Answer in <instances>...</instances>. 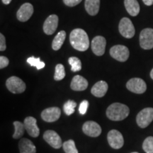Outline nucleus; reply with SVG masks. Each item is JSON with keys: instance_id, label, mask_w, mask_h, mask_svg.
I'll return each mask as SVG.
<instances>
[{"instance_id": "obj_1", "label": "nucleus", "mask_w": 153, "mask_h": 153, "mask_svg": "<svg viewBox=\"0 0 153 153\" xmlns=\"http://www.w3.org/2000/svg\"><path fill=\"white\" fill-rule=\"evenodd\" d=\"M70 42L76 51H86L89 48V40L87 33L82 28H76L70 33Z\"/></svg>"}, {"instance_id": "obj_2", "label": "nucleus", "mask_w": 153, "mask_h": 153, "mask_svg": "<svg viewBox=\"0 0 153 153\" xmlns=\"http://www.w3.org/2000/svg\"><path fill=\"white\" fill-rule=\"evenodd\" d=\"M129 113L130 109L126 105L120 103H114L107 108L106 116L110 120L120 121L127 118Z\"/></svg>"}, {"instance_id": "obj_3", "label": "nucleus", "mask_w": 153, "mask_h": 153, "mask_svg": "<svg viewBox=\"0 0 153 153\" xmlns=\"http://www.w3.org/2000/svg\"><path fill=\"white\" fill-rule=\"evenodd\" d=\"M6 86L9 91L13 94H21L26 90V84L22 79L13 76L9 77L6 82Z\"/></svg>"}, {"instance_id": "obj_4", "label": "nucleus", "mask_w": 153, "mask_h": 153, "mask_svg": "<svg viewBox=\"0 0 153 153\" xmlns=\"http://www.w3.org/2000/svg\"><path fill=\"white\" fill-rule=\"evenodd\" d=\"M153 120V108H145L137 115L136 122L139 127L145 128Z\"/></svg>"}, {"instance_id": "obj_5", "label": "nucleus", "mask_w": 153, "mask_h": 153, "mask_svg": "<svg viewBox=\"0 0 153 153\" xmlns=\"http://www.w3.org/2000/svg\"><path fill=\"white\" fill-rule=\"evenodd\" d=\"M110 55L115 60L119 62H126L129 57V50L123 45H116L110 49Z\"/></svg>"}, {"instance_id": "obj_6", "label": "nucleus", "mask_w": 153, "mask_h": 153, "mask_svg": "<svg viewBox=\"0 0 153 153\" xmlns=\"http://www.w3.org/2000/svg\"><path fill=\"white\" fill-rule=\"evenodd\" d=\"M120 33L126 38H131L135 35V30L133 23L128 18L124 17L120 21L118 25Z\"/></svg>"}, {"instance_id": "obj_7", "label": "nucleus", "mask_w": 153, "mask_h": 153, "mask_svg": "<svg viewBox=\"0 0 153 153\" xmlns=\"http://www.w3.org/2000/svg\"><path fill=\"white\" fill-rule=\"evenodd\" d=\"M107 140L111 148L114 149L121 148L124 145V139L123 135L116 130H111L107 135Z\"/></svg>"}, {"instance_id": "obj_8", "label": "nucleus", "mask_w": 153, "mask_h": 153, "mask_svg": "<svg viewBox=\"0 0 153 153\" xmlns=\"http://www.w3.org/2000/svg\"><path fill=\"white\" fill-rule=\"evenodd\" d=\"M140 45L145 50L153 48V29L145 28L140 34Z\"/></svg>"}, {"instance_id": "obj_9", "label": "nucleus", "mask_w": 153, "mask_h": 153, "mask_svg": "<svg viewBox=\"0 0 153 153\" xmlns=\"http://www.w3.org/2000/svg\"><path fill=\"white\" fill-rule=\"evenodd\" d=\"M126 87L131 92L138 94L145 93L147 89L146 83L140 78H132L127 82Z\"/></svg>"}, {"instance_id": "obj_10", "label": "nucleus", "mask_w": 153, "mask_h": 153, "mask_svg": "<svg viewBox=\"0 0 153 153\" xmlns=\"http://www.w3.org/2000/svg\"><path fill=\"white\" fill-rule=\"evenodd\" d=\"M43 138L52 148L55 149L60 148L63 145L60 135L52 130L45 131L43 134Z\"/></svg>"}, {"instance_id": "obj_11", "label": "nucleus", "mask_w": 153, "mask_h": 153, "mask_svg": "<svg viewBox=\"0 0 153 153\" xmlns=\"http://www.w3.org/2000/svg\"><path fill=\"white\" fill-rule=\"evenodd\" d=\"M61 111L58 107H50L45 108L41 113V118L44 121L48 123H53L60 118Z\"/></svg>"}, {"instance_id": "obj_12", "label": "nucleus", "mask_w": 153, "mask_h": 153, "mask_svg": "<svg viewBox=\"0 0 153 153\" xmlns=\"http://www.w3.org/2000/svg\"><path fill=\"white\" fill-rule=\"evenodd\" d=\"M84 133L90 137H98L101 133V128L97 122L89 120L85 122L82 126Z\"/></svg>"}, {"instance_id": "obj_13", "label": "nucleus", "mask_w": 153, "mask_h": 153, "mask_svg": "<svg viewBox=\"0 0 153 153\" xmlns=\"http://www.w3.org/2000/svg\"><path fill=\"white\" fill-rule=\"evenodd\" d=\"M106 41L104 37L101 36H96L91 41V50L93 53L97 56H101L104 54L106 49Z\"/></svg>"}, {"instance_id": "obj_14", "label": "nucleus", "mask_w": 153, "mask_h": 153, "mask_svg": "<svg viewBox=\"0 0 153 153\" xmlns=\"http://www.w3.org/2000/svg\"><path fill=\"white\" fill-rule=\"evenodd\" d=\"M25 129L31 137H37L40 135L39 128L37 126V121L35 118L28 116L25 118L24 122Z\"/></svg>"}, {"instance_id": "obj_15", "label": "nucleus", "mask_w": 153, "mask_h": 153, "mask_svg": "<svg viewBox=\"0 0 153 153\" xmlns=\"http://www.w3.org/2000/svg\"><path fill=\"white\" fill-rule=\"evenodd\" d=\"M33 13V7L31 4L25 3L19 9L16 13V17L19 21L22 22H25L28 21Z\"/></svg>"}, {"instance_id": "obj_16", "label": "nucleus", "mask_w": 153, "mask_h": 153, "mask_svg": "<svg viewBox=\"0 0 153 153\" xmlns=\"http://www.w3.org/2000/svg\"><path fill=\"white\" fill-rule=\"evenodd\" d=\"M58 26V16L55 14L49 16L43 24V30L47 35H52L56 30Z\"/></svg>"}, {"instance_id": "obj_17", "label": "nucleus", "mask_w": 153, "mask_h": 153, "mask_svg": "<svg viewBox=\"0 0 153 153\" xmlns=\"http://www.w3.org/2000/svg\"><path fill=\"white\" fill-rule=\"evenodd\" d=\"M88 87V82L83 76L76 75L72 78L70 87L74 91H84Z\"/></svg>"}, {"instance_id": "obj_18", "label": "nucleus", "mask_w": 153, "mask_h": 153, "mask_svg": "<svg viewBox=\"0 0 153 153\" xmlns=\"http://www.w3.org/2000/svg\"><path fill=\"white\" fill-rule=\"evenodd\" d=\"M108 84L105 81H99L93 86L91 89V92L96 97H103L108 91Z\"/></svg>"}, {"instance_id": "obj_19", "label": "nucleus", "mask_w": 153, "mask_h": 153, "mask_svg": "<svg viewBox=\"0 0 153 153\" xmlns=\"http://www.w3.org/2000/svg\"><path fill=\"white\" fill-rule=\"evenodd\" d=\"M20 153H36V148L32 141L27 138H22L19 143Z\"/></svg>"}, {"instance_id": "obj_20", "label": "nucleus", "mask_w": 153, "mask_h": 153, "mask_svg": "<svg viewBox=\"0 0 153 153\" xmlns=\"http://www.w3.org/2000/svg\"><path fill=\"white\" fill-rule=\"evenodd\" d=\"M126 11L132 16H136L140 12V5L137 0H124Z\"/></svg>"}, {"instance_id": "obj_21", "label": "nucleus", "mask_w": 153, "mask_h": 153, "mask_svg": "<svg viewBox=\"0 0 153 153\" xmlns=\"http://www.w3.org/2000/svg\"><path fill=\"white\" fill-rule=\"evenodd\" d=\"M85 6L88 14L91 16H95L99 11L100 0H85Z\"/></svg>"}, {"instance_id": "obj_22", "label": "nucleus", "mask_w": 153, "mask_h": 153, "mask_svg": "<svg viewBox=\"0 0 153 153\" xmlns=\"http://www.w3.org/2000/svg\"><path fill=\"white\" fill-rule=\"evenodd\" d=\"M66 38V33L65 30H61L57 34L56 36L53 39L52 43V48L54 51H58L61 48L62 45L64 43Z\"/></svg>"}, {"instance_id": "obj_23", "label": "nucleus", "mask_w": 153, "mask_h": 153, "mask_svg": "<svg viewBox=\"0 0 153 153\" xmlns=\"http://www.w3.org/2000/svg\"><path fill=\"white\" fill-rule=\"evenodd\" d=\"M14 126L15 128V132L13 135V137L14 139H19L22 137L24 134L25 131V126L24 124L21 123L20 121H14Z\"/></svg>"}, {"instance_id": "obj_24", "label": "nucleus", "mask_w": 153, "mask_h": 153, "mask_svg": "<svg viewBox=\"0 0 153 153\" xmlns=\"http://www.w3.org/2000/svg\"><path fill=\"white\" fill-rule=\"evenodd\" d=\"M62 148L65 153H78L75 143L73 140H68L63 143Z\"/></svg>"}, {"instance_id": "obj_25", "label": "nucleus", "mask_w": 153, "mask_h": 153, "mask_svg": "<svg viewBox=\"0 0 153 153\" xmlns=\"http://www.w3.org/2000/svg\"><path fill=\"white\" fill-rule=\"evenodd\" d=\"M69 64L71 65V70L72 72H79L82 69V62L78 57H71L68 60Z\"/></svg>"}, {"instance_id": "obj_26", "label": "nucleus", "mask_w": 153, "mask_h": 153, "mask_svg": "<svg viewBox=\"0 0 153 153\" xmlns=\"http://www.w3.org/2000/svg\"><path fill=\"white\" fill-rule=\"evenodd\" d=\"M65 68L62 64H57L55 67L54 79L56 81H60L65 77Z\"/></svg>"}, {"instance_id": "obj_27", "label": "nucleus", "mask_w": 153, "mask_h": 153, "mask_svg": "<svg viewBox=\"0 0 153 153\" xmlns=\"http://www.w3.org/2000/svg\"><path fill=\"white\" fill-rule=\"evenodd\" d=\"M76 106V104L75 101L73 100H68L63 106V109H64V111L66 115L70 116L74 112Z\"/></svg>"}, {"instance_id": "obj_28", "label": "nucleus", "mask_w": 153, "mask_h": 153, "mask_svg": "<svg viewBox=\"0 0 153 153\" xmlns=\"http://www.w3.org/2000/svg\"><path fill=\"white\" fill-rule=\"evenodd\" d=\"M27 62L30 65V66L36 67L37 70H41L43 69L45 67V63L42 62L40 60L39 57H30L27 59Z\"/></svg>"}, {"instance_id": "obj_29", "label": "nucleus", "mask_w": 153, "mask_h": 153, "mask_svg": "<svg viewBox=\"0 0 153 153\" xmlns=\"http://www.w3.org/2000/svg\"><path fill=\"white\" fill-rule=\"evenodd\" d=\"M143 150L146 153H153V137H148L143 144Z\"/></svg>"}, {"instance_id": "obj_30", "label": "nucleus", "mask_w": 153, "mask_h": 153, "mask_svg": "<svg viewBox=\"0 0 153 153\" xmlns=\"http://www.w3.org/2000/svg\"><path fill=\"white\" fill-rule=\"evenodd\" d=\"M88 107H89V101L87 100H84L81 102V104L79 105V114L82 115H84L87 112Z\"/></svg>"}, {"instance_id": "obj_31", "label": "nucleus", "mask_w": 153, "mask_h": 153, "mask_svg": "<svg viewBox=\"0 0 153 153\" xmlns=\"http://www.w3.org/2000/svg\"><path fill=\"white\" fill-rule=\"evenodd\" d=\"M9 60L5 56H0V68L3 69L9 65Z\"/></svg>"}, {"instance_id": "obj_32", "label": "nucleus", "mask_w": 153, "mask_h": 153, "mask_svg": "<svg viewBox=\"0 0 153 153\" xmlns=\"http://www.w3.org/2000/svg\"><path fill=\"white\" fill-rule=\"evenodd\" d=\"M63 1L65 4V5L72 7L79 4L82 1V0H63Z\"/></svg>"}, {"instance_id": "obj_33", "label": "nucleus", "mask_w": 153, "mask_h": 153, "mask_svg": "<svg viewBox=\"0 0 153 153\" xmlns=\"http://www.w3.org/2000/svg\"><path fill=\"white\" fill-rule=\"evenodd\" d=\"M7 48L6 45V39L2 33L0 34V51H4Z\"/></svg>"}, {"instance_id": "obj_34", "label": "nucleus", "mask_w": 153, "mask_h": 153, "mask_svg": "<svg viewBox=\"0 0 153 153\" xmlns=\"http://www.w3.org/2000/svg\"><path fill=\"white\" fill-rule=\"evenodd\" d=\"M143 1L147 6H151L153 4V0H143Z\"/></svg>"}, {"instance_id": "obj_35", "label": "nucleus", "mask_w": 153, "mask_h": 153, "mask_svg": "<svg viewBox=\"0 0 153 153\" xmlns=\"http://www.w3.org/2000/svg\"><path fill=\"white\" fill-rule=\"evenodd\" d=\"M1 1L4 4H10L11 0H1Z\"/></svg>"}, {"instance_id": "obj_36", "label": "nucleus", "mask_w": 153, "mask_h": 153, "mask_svg": "<svg viewBox=\"0 0 153 153\" xmlns=\"http://www.w3.org/2000/svg\"><path fill=\"white\" fill-rule=\"evenodd\" d=\"M150 76H151V78H152V79H153V68H152V70H151V72H150Z\"/></svg>"}, {"instance_id": "obj_37", "label": "nucleus", "mask_w": 153, "mask_h": 153, "mask_svg": "<svg viewBox=\"0 0 153 153\" xmlns=\"http://www.w3.org/2000/svg\"><path fill=\"white\" fill-rule=\"evenodd\" d=\"M131 153H138V152H131Z\"/></svg>"}]
</instances>
